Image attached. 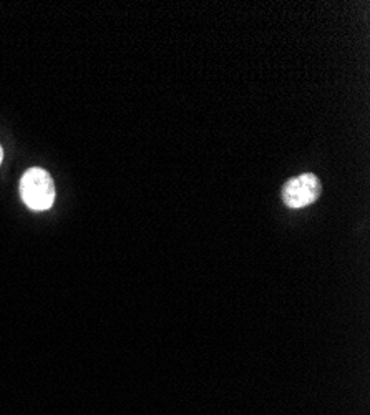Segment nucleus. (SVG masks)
<instances>
[{
    "instance_id": "obj_1",
    "label": "nucleus",
    "mask_w": 370,
    "mask_h": 415,
    "mask_svg": "<svg viewBox=\"0 0 370 415\" xmlns=\"http://www.w3.org/2000/svg\"><path fill=\"white\" fill-rule=\"evenodd\" d=\"M20 197L34 211L49 209L55 202L54 180L42 168H30L20 180Z\"/></svg>"
},
{
    "instance_id": "obj_3",
    "label": "nucleus",
    "mask_w": 370,
    "mask_h": 415,
    "mask_svg": "<svg viewBox=\"0 0 370 415\" xmlns=\"http://www.w3.org/2000/svg\"><path fill=\"white\" fill-rule=\"evenodd\" d=\"M0 163H2V148H0Z\"/></svg>"
},
{
    "instance_id": "obj_2",
    "label": "nucleus",
    "mask_w": 370,
    "mask_h": 415,
    "mask_svg": "<svg viewBox=\"0 0 370 415\" xmlns=\"http://www.w3.org/2000/svg\"><path fill=\"white\" fill-rule=\"evenodd\" d=\"M321 193L322 185L319 178L312 173H304L290 178L283 186V202L289 208H304L316 202Z\"/></svg>"
}]
</instances>
